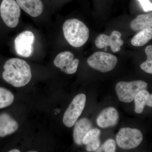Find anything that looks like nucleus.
<instances>
[{
  "label": "nucleus",
  "mask_w": 152,
  "mask_h": 152,
  "mask_svg": "<svg viewBox=\"0 0 152 152\" xmlns=\"http://www.w3.org/2000/svg\"><path fill=\"white\" fill-rule=\"evenodd\" d=\"M35 40L34 35L31 31H25L19 34L14 42L17 54L25 58L31 56L34 51Z\"/></svg>",
  "instance_id": "6e6552de"
},
{
  "label": "nucleus",
  "mask_w": 152,
  "mask_h": 152,
  "mask_svg": "<svg viewBox=\"0 0 152 152\" xmlns=\"http://www.w3.org/2000/svg\"><path fill=\"white\" fill-rule=\"evenodd\" d=\"M147 60L140 65L142 69L148 73L152 74V46L149 45L145 49Z\"/></svg>",
  "instance_id": "6ab92c4d"
},
{
  "label": "nucleus",
  "mask_w": 152,
  "mask_h": 152,
  "mask_svg": "<svg viewBox=\"0 0 152 152\" xmlns=\"http://www.w3.org/2000/svg\"><path fill=\"white\" fill-rule=\"evenodd\" d=\"M101 131L99 129H91L86 134L83 139V143L87 145L93 140L99 137Z\"/></svg>",
  "instance_id": "aec40b11"
},
{
  "label": "nucleus",
  "mask_w": 152,
  "mask_h": 152,
  "mask_svg": "<svg viewBox=\"0 0 152 152\" xmlns=\"http://www.w3.org/2000/svg\"><path fill=\"white\" fill-rule=\"evenodd\" d=\"M143 139L140 131L130 128H122L117 134L116 140L118 146L125 150H130L138 146Z\"/></svg>",
  "instance_id": "20e7f679"
},
{
  "label": "nucleus",
  "mask_w": 152,
  "mask_h": 152,
  "mask_svg": "<svg viewBox=\"0 0 152 152\" xmlns=\"http://www.w3.org/2000/svg\"><path fill=\"white\" fill-rule=\"evenodd\" d=\"M138 1L140 3L145 12L152 11V3L150 2L149 0H138Z\"/></svg>",
  "instance_id": "5701e85b"
},
{
  "label": "nucleus",
  "mask_w": 152,
  "mask_h": 152,
  "mask_svg": "<svg viewBox=\"0 0 152 152\" xmlns=\"http://www.w3.org/2000/svg\"><path fill=\"white\" fill-rule=\"evenodd\" d=\"M73 138L76 145H81L83 140L86 134L92 129V124L89 120L83 118L75 124Z\"/></svg>",
  "instance_id": "4468645a"
},
{
  "label": "nucleus",
  "mask_w": 152,
  "mask_h": 152,
  "mask_svg": "<svg viewBox=\"0 0 152 152\" xmlns=\"http://www.w3.org/2000/svg\"><path fill=\"white\" fill-rule=\"evenodd\" d=\"M100 144V140L99 138L98 137L87 144L86 148L88 152L95 151L99 148Z\"/></svg>",
  "instance_id": "4be33fe9"
},
{
  "label": "nucleus",
  "mask_w": 152,
  "mask_h": 152,
  "mask_svg": "<svg viewBox=\"0 0 152 152\" xmlns=\"http://www.w3.org/2000/svg\"><path fill=\"white\" fill-rule=\"evenodd\" d=\"M147 88L148 83L143 81L120 82L116 85L115 91L121 102L130 103L140 91L146 89Z\"/></svg>",
  "instance_id": "7ed1b4c3"
},
{
  "label": "nucleus",
  "mask_w": 152,
  "mask_h": 152,
  "mask_svg": "<svg viewBox=\"0 0 152 152\" xmlns=\"http://www.w3.org/2000/svg\"><path fill=\"white\" fill-rule=\"evenodd\" d=\"M119 118V115L116 109L113 107H109L101 112L97 117L96 122L100 127H110L117 124Z\"/></svg>",
  "instance_id": "9b49d317"
},
{
  "label": "nucleus",
  "mask_w": 152,
  "mask_h": 152,
  "mask_svg": "<svg viewBox=\"0 0 152 152\" xmlns=\"http://www.w3.org/2000/svg\"><path fill=\"white\" fill-rule=\"evenodd\" d=\"M63 29L66 40L75 48L83 46L88 39V28L77 19H70L66 20L63 25Z\"/></svg>",
  "instance_id": "f03ea898"
},
{
  "label": "nucleus",
  "mask_w": 152,
  "mask_h": 152,
  "mask_svg": "<svg viewBox=\"0 0 152 152\" xmlns=\"http://www.w3.org/2000/svg\"><path fill=\"white\" fill-rule=\"evenodd\" d=\"M152 39V28L151 27L139 31L131 40V43L134 46H143Z\"/></svg>",
  "instance_id": "f3484780"
},
{
  "label": "nucleus",
  "mask_w": 152,
  "mask_h": 152,
  "mask_svg": "<svg viewBox=\"0 0 152 152\" xmlns=\"http://www.w3.org/2000/svg\"><path fill=\"white\" fill-rule=\"evenodd\" d=\"M86 102L84 94H79L74 98L63 117V123L66 126L71 128L75 125L83 111Z\"/></svg>",
  "instance_id": "0eeeda50"
},
{
  "label": "nucleus",
  "mask_w": 152,
  "mask_h": 152,
  "mask_svg": "<svg viewBox=\"0 0 152 152\" xmlns=\"http://www.w3.org/2000/svg\"><path fill=\"white\" fill-rule=\"evenodd\" d=\"M20 151L18 149H13L9 151V152H20Z\"/></svg>",
  "instance_id": "b1692460"
},
{
  "label": "nucleus",
  "mask_w": 152,
  "mask_h": 152,
  "mask_svg": "<svg viewBox=\"0 0 152 152\" xmlns=\"http://www.w3.org/2000/svg\"><path fill=\"white\" fill-rule=\"evenodd\" d=\"M121 37V34L117 31H113L110 36L102 34L96 38L95 44L98 48H107L109 46L110 47L112 51L117 53L121 50V47L124 44Z\"/></svg>",
  "instance_id": "9d476101"
},
{
  "label": "nucleus",
  "mask_w": 152,
  "mask_h": 152,
  "mask_svg": "<svg viewBox=\"0 0 152 152\" xmlns=\"http://www.w3.org/2000/svg\"><path fill=\"white\" fill-rule=\"evenodd\" d=\"M87 63L93 69L105 73L113 69L118 63V58L109 53L97 52L89 57Z\"/></svg>",
  "instance_id": "39448f33"
},
{
  "label": "nucleus",
  "mask_w": 152,
  "mask_h": 152,
  "mask_svg": "<svg viewBox=\"0 0 152 152\" xmlns=\"http://www.w3.org/2000/svg\"><path fill=\"white\" fill-rule=\"evenodd\" d=\"M131 28L135 31H140L152 26V13L138 15L130 23Z\"/></svg>",
  "instance_id": "dca6fc26"
},
{
  "label": "nucleus",
  "mask_w": 152,
  "mask_h": 152,
  "mask_svg": "<svg viewBox=\"0 0 152 152\" xmlns=\"http://www.w3.org/2000/svg\"><path fill=\"white\" fill-rule=\"evenodd\" d=\"M74 58L73 54L70 52H61L55 58L54 64L62 72L71 75L76 72L79 64V60Z\"/></svg>",
  "instance_id": "1a4fd4ad"
},
{
  "label": "nucleus",
  "mask_w": 152,
  "mask_h": 152,
  "mask_svg": "<svg viewBox=\"0 0 152 152\" xmlns=\"http://www.w3.org/2000/svg\"><path fill=\"white\" fill-rule=\"evenodd\" d=\"M16 1L20 8L34 18L40 15L43 11V4L41 0H16Z\"/></svg>",
  "instance_id": "ddd939ff"
},
{
  "label": "nucleus",
  "mask_w": 152,
  "mask_h": 152,
  "mask_svg": "<svg viewBox=\"0 0 152 152\" xmlns=\"http://www.w3.org/2000/svg\"><path fill=\"white\" fill-rule=\"evenodd\" d=\"M3 78L15 87L25 86L32 77L31 67L24 60L12 58L7 61L4 65Z\"/></svg>",
  "instance_id": "f257e3e1"
},
{
  "label": "nucleus",
  "mask_w": 152,
  "mask_h": 152,
  "mask_svg": "<svg viewBox=\"0 0 152 152\" xmlns=\"http://www.w3.org/2000/svg\"><path fill=\"white\" fill-rule=\"evenodd\" d=\"M15 100L12 93L5 88L0 87V109L10 106Z\"/></svg>",
  "instance_id": "a211bd4d"
},
{
  "label": "nucleus",
  "mask_w": 152,
  "mask_h": 152,
  "mask_svg": "<svg viewBox=\"0 0 152 152\" xmlns=\"http://www.w3.org/2000/svg\"><path fill=\"white\" fill-rule=\"evenodd\" d=\"M20 8L15 0H3L0 5V16L5 24L10 28L16 27L20 16Z\"/></svg>",
  "instance_id": "423d86ee"
},
{
  "label": "nucleus",
  "mask_w": 152,
  "mask_h": 152,
  "mask_svg": "<svg viewBox=\"0 0 152 152\" xmlns=\"http://www.w3.org/2000/svg\"><path fill=\"white\" fill-rule=\"evenodd\" d=\"M116 147L115 142L113 139H109L105 142L103 145L97 150V152H114L115 151ZM96 150V151H97Z\"/></svg>",
  "instance_id": "412c9836"
},
{
  "label": "nucleus",
  "mask_w": 152,
  "mask_h": 152,
  "mask_svg": "<svg viewBox=\"0 0 152 152\" xmlns=\"http://www.w3.org/2000/svg\"><path fill=\"white\" fill-rule=\"evenodd\" d=\"M18 124L7 113L0 115V137H4L13 134L18 129Z\"/></svg>",
  "instance_id": "f8f14e48"
},
{
  "label": "nucleus",
  "mask_w": 152,
  "mask_h": 152,
  "mask_svg": "<svg viewBox=\"0 0 152 152\" xmlns=\"http://www.w3.org/2000/svg\"><path fill=\"white\" fill-rule=\"evenodd\" d=\"M134 100L135 104L134 110L137 113H142L145 106L152 107V95L146 89L140 91L136 95Z\"/></svg>",
  "instance_id": "2eb2a0df"
}]
</instances>
